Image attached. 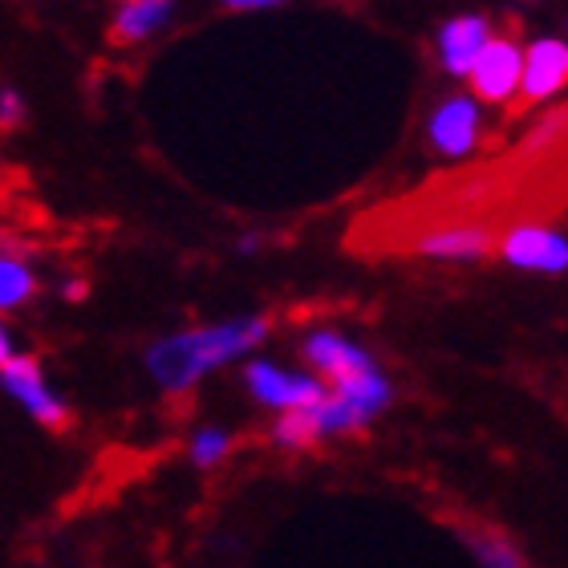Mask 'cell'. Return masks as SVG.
<instances>
[{
    "label": "cell",
    "instance_id": "6da1fadb",
    "mask_svg": "<svg viewBox=\"0 0 568 568\" xmlns=\"http://www.w3.org/2000/svg\"><path fill=\"white\" fill-rule=\"evenodd\" d=\"M305 366L329 386V398L301 415H281L273 423V443L284 450H305L321 438L366 430L394 403V382L378 357L342 329H313L301 342Z\"/></svg>",
    "mask_w": 568,
    "mask_h": 568
},
{
    "label": "cell",
    "instance_id": "7a4b0ae2",
    "mask_svg": "<svg viewBox=\"0 0 568 568\" xmlns=\"http://www.w3.org/2000/svg\"><path fill=\"white\" fill-rule=\"evenodd\" d=\"M268 337V317L261 313H244V317L212 321V325H195V329H179L146 345L142 366L151 382L166 394H187L203 378H212L215 369L232 366V362H248V354Z\"/></svg>",
    "mask_w": 568,
    "mask_h": 568
},
{
    "label": "cell",
    "instance_id": "3957f363",
    "mask_svg": "<svg viewBox=\"0 0 568 568\" xmlns=\"http://www.w3.org/2000/svg\"><path fill=\"white\" fill-rule=\"evenodd\" d=\"M244 390L252 394V403L281 415H301V410H313L329 398V386L308 374V369H284L268 357H248L244 362Z\"/></svg>",
    "mask_w": 568,
    "mask_h": 568
},
{
    "label": "cell",
    "instance_id": "277c9868",
    "mask_svg": "<svg viewBox=\"0 0 568 568\" xmlns=\"http://www.w3.org/2000/svg\"><path fill=\"white\" fill-rule=\"evenodd\" d=\"M496 256L516 273L565 276L568 273V236L548 224H516L496 240Z\"/></svg>",
    "mask_w": 568,
    "mask_h": 568
},
{
    "label": "cell",
    "instance_id": "5b68a950",
    "mask_svg": "<svg viewBox=\"0 0 568 568\" xmlns=\"http://www.w3.org/2000/svg\"><path fill=\"white\" fill-rule=\"evenodd\" d=\"M484 134V102L467 94H447L426 119V142L438 159H467Z\"/></svg>",
    "mask_w": 568,
    "mask_h": 568
},
{
    "label": "cell",
    "instance_id": "8992f818",
    "mask_svg": "<svg viewBox=\"0 0 568 568\" xmlns=\"http://www.w3.org/2000/svg\"><path fill=\"white\" fill-rule=\"evenodd\" d=\"M0 390L9 394L12 403L21 406L24 415L41 426H65L70 406L53 386H49L45 369L37 366L33 357H12L9 366H0Z\"/></svg>",
    "mask_w": 568,
    "mask_h": 568
},
{
    "label": "cell",
    "instance_id": "52a82bcc",
    "mask_svg": "<svg viewBox=\"0 0 568 568\" xmlns=\"http://www.w3.org/2000/svg\"><path fill=\"white\" fill-rule=\"evenodd\" d=\"M496 37V24L487 21L484 12H463V17L443 21L435 37V58L443 73L447 78H471V70L479 65V58Z\"/></svg>",
    "mask_w": 568,
    "mask_h": 568
},
{
    "label": "cell",
    "instance_id": "ba28073f",
    "mask_svg": "<svg viewBox=\"0 0 568 568\" xmlns=\"http://www.w3.org/2000/svg\"><path fill=\"white\" fill-rule=\"evenodd\" d=\"M471 94L484 106H508L511 98H520L524 90V45L511 37H496L487 53L479 58V65L467 78Z\"/></svg>",
    "mask_w": 568,
    "mask_h": 568
},
{
    "label": "cell",
    "instance_id": "9c48e42d",
    "mask_svg": "<svg viewBox=\"0 0 568 568\" xmlns=\"http://www.w3.org/2000/svg\"><path fill=\"white\" fill-rule=\"evenodd\" d=\"M568 90V37H536L524 45V90L520 98L545 106Z\"/></svg>",
    "mask_w": 568,
    "mask_h": 568
},
{
    "label": "cell",
    "instance_id": "30bf717a",
    "mask_svg": "<svg viewBox=\"0 0 568 568\" xmlns=\"http://www.w3.org/2000/svg\"><path fill=\"white\" fill-rule=\"evenodd\" d=\"M415 252L438 264H479L496 252V240H491V232L475 224H447L423 232L415 240Z\"/></svg>",
    "mask_w": 568,
    "mask_h": 568
},
{
    "label": "cell",
    "instance_id": "8fae6325",
    "mask_svg": "<svg viewBox=\"0 0 568 568\" xmlns=\"http://www.w3.org/2000/svg\"><path fill=\"white\" fill-rule=\"evenodd\" d=\"M171 21H175V4L171 0H126V4L114 9L110 37L119 45H142V41L166 33Z\"/></svg>",
    "mask_w": 568,
    "mask_h": 568
},
{
    "label": "cell",
    "instance_id": "7c38bea8",
    "mask_svg": "<svg viewBox=\"0 0 568 568\" xmlns=\"http://www.w3.org/2000/svg\"><path fill=\"white\" fill-rule=\"evenodd\" d=\"M463 545H467L479 568H528L520 548L511 545L504 532H491V528H467Z\"/></svg>",
    "mask_w": 568,
    "mask_h": 568
},
{
    "label": "cell",
    "instance_id": "4fadbf2b",
    "mask_svg": "<svg viewBox=\"0 0 568 568\" xmlns=\"http://www.w3.org/2000/svg\"><path fill=\"white\" fill-rule=\"evenodd\" d=\"M37 296V273L29 268L24 256L17 252H0V317L12 308L29 305Z\"/></svg>",
    "mask_w": 568,
    "mask_h": 568
},
{
    "label": "cell",
    "instance_id": "5bb4252c",
    "mask_svg": "<svg viewBox=\"0 0 568 568\" xmlns=\"http://www.w3.org/2000/svg\"><path fill=\"white\" fill-rule=\"evenodd\" d=\"M232 455V430L224 426H200L187 443V459L195 467H220Z\"/></svg>",
    "mask_w": 568,
    "mask_h": 568
},
{
    "label": "cell",
    "instance_id": "9a60e30c",
    "mask_svg": "<svg viewBox=\"0 0 568 568\" xmlns=\"http://www.w3.org/2000/svg\"><path fill=\"white\" fill-rule=\"evenodd\" d=\"M565 131H568V114H545V119H536V126L528 131L524 146H528V151H548L552 142H560Z\"/></svg>",
    "mask_w": 568,
    "mask_h": 568
},
{
    "label": "cell",
    "instance_id": "2e32d148",
    "mask_svg": "<svg viewBox=\"0 0 568 568\" xmlns=\"http://www.w3.org/2000/svg\"><path fill=\"white\" fill-rule=\"evenodd\" d=\"M29 106H24L21 90H12V85H0V126H21Z\"/></svg>",
    "mask_w": 568,
    "mask_h": 568
},
{
    "label": "cell",
    "instance_id": "e0dca14e",
    "mask_svg": "<svg viewBox=\"0 0 568 568\" xmlns=\"http://www.w3.org/2000/svg\"><path fill=\"white\" fill-rule=\"evenodd\" d=\"M227 9L232 12H264V9H276V0H227Z\"/></svg>",
    "mask_w": 568,
    "mask_h": 568
},
{
    "label": "cell",
    "instance_id": "ac0fdd59",
    "mask_svg": "<svg viewBox=\"0 0 568 568\" xmlns=\"http://www.w3.org/2000/svg\"><path fill=\"white\" fill-rule=\"evenodd\" d=\"M12 357H17V349H12V329L4 325V317H0V366H9Z\"/></svg>",
    "mask_w": 568,
    "mask_h": 568
},
{
    "label": "cell",
    "instance_id": "d6986e66",
    "mask_svg": "<svg viewBox=\"0 0 568 568\" xmlns=\"http://www.w3.org/2000/svg\"><path fill=\"white\" fill-rule=\"evenodd\" d=\"M256 248H261V236H240V244H236L240 256H252Z\"/></svg>",
    "mask_w": 568,
    "mask_h": 568
},
{
    "label": "cell",
    "instance_id": "ffe728a7",
    "mask_svg": "<svg viewBox=\"0 0 568 568\" xmlns=\"http://www.w3.org/2000/svg\"><path fill=\"white\" fill-rule=\"evenodd\" d=\"M65 296H70V301H82V296H85V284L82 281H70V284H65Z\"/></svg>",
    "mask_w": 568,
    "mask_h": 568
}]
</instances>
